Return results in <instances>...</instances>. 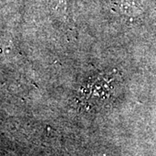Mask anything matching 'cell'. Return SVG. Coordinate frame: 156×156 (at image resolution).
<instances>
[{"instance_id":"6da1fadb","label":"cell","mask_w":156,"mask_h":156,"mask_svg":"<svg viewBox=\"0 0 156 156\" xmlns=\"http://www.w3.org/2000/svg\"><path fill=\"white\" fill-rule=\"evenodd\" d=\"M120 80L115 73H105L93 77L80 90V101L87 104L98 105L108 102L116 95Z\"/></svg>"}]
</instances>
